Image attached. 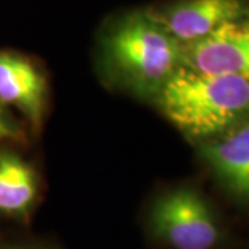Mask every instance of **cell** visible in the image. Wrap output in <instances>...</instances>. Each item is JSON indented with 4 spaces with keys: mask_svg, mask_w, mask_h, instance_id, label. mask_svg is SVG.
<instances>
[{
    "mask_svg": "<svg viewBox=\"0 0 249 249\" xmlns=\"http://www.w3.org/2000/svg\"><path fill=\"white\" fill-rule=\"evenodd\" d=\"M160 112L194 142H209L249 119V82L178 67L154 96Z\"/></svg>",
    "mask_w": 249,
    "mask_h": 249,
    "instance_id": "obj_1",
    "label": "cell"
},
{
    "mask_svg": "<svg viewBox=\"0 0 249 249\" xmlns=\"http://www.w3.org/2000/svg\"><path fill=\"white\" fill-rule=\"evenodd\" d=\"M106 50L116 75L137 93L152 97L183 65L181 43L158 18L147 14H134L116 24Z\"/></svg>",
    "mask_w": 249,
    "mask_h": 249,
    "instance_id": "obj_2",
    "label": "cell"
},
{
    "mask_svg": "<svg viewBox=\"0 0 249 249\" xmlns=\"http://www.w3.org/2000/svg\"><path fill=\"white\" fill-rule=\"evenodd\" d=\"M145 227L152 242L165 249H214L223 238L211 205L188 187L158 196L147 213Z\"/></svg>",
    "mask_w": 249,
    "mask_h": 249,
    "instance_id": "obj_3",
    "label": "cell"
},
{
    "mask_svg": "<svg viewBox=\"0 0 249 249\" xmlns=\"http://www.w3.org/2000/svg\"><path fill=\"white\" fill-rule=\"evenodd\" d=\"M181 49L184 67L249 82V11L199 40L181 45Z\"/></svg>",
    "mask_w": 249,
    "mask_h": 249,
    "instance_id": "obj_4",
    "label": "cell"
},
{
    "mask_svg": "<svg viewBox=\"0 0 249 249\" xmlns=\"http://www.w3.org/2000/svg\"><path fill=\"white\" fill-rule=\"evenodd\" d=\"M47 97L45 75L28 58L0 52V104L16 107L37 130L43 122Z\"/></svg>",
    "mask_w": 249,
    "mask_h": 249,
    "instance_id": "obj_5",
    "label": "cell"
},
{
    "mask_svg": "<svg viewBox=\"0 0 249 249\" xmlns=\"http://www.w3.org/2000/svg\"><path fill=\"white\" fill-rule=\"evenodd\" d=\"M248 11L242 0H181L157 18L178 42L186 45L229 21L242 18Z\"/></svg>",
    "mask_w": 249,
    "mask_h": 249,
    "instance_id": "obj_6",
    "label": "cell"
},
{
    "mask_svg": "<svg viewBox=\"0 0 249 249\" xmlns=\"http://www.w3.org/2000/svg\"><path fill=\"white\" fill-rule=\"evenodd\" d=\"M201 155L224 190L249 202V119L230 132L201 144Z\"/></svg>",
    "mask_w": 249,
    "mask_h": 249,
    "instance_id": "obj_7",
    "label": "cell"
},
{
    "mask_svg": "<svg viewBox=\"0 0 249 249\" xmlns=\"http://www.w3.org/2000/svg\"><path fill=\"white\" fill-rule=\"evenodd\" d=\"M39 186L35 169L16 152L0 151V214L27 222L35 209Z\"/></svg>",
    "mask_w": 249,
    "mask_h": 249,
    "instance_id": "obj_8",
    "label": "cell"
},
{
    "mask_svg": "<svg viewBox=\"0 0 249 249\" xmlns=\"http://www.w3.org/2000/svg\"><path fill=\"white\" fill-rule=\"evenodd\" d=\"M21 129L11 119V116L3 109L0 104V142L3 140H18L21 137Z\"/></svg>",
    "mask_w": 249,
    "mask_h": 249,
    "instance_id": "obj_9",
    "label": "cell"
},
{
    "mask_svg": "<svg viewBox=\"0 0 249 249\" xmlns=\"http://www.w3.org/2000/svg\"><path fill=\"white\" fill-rule=\"evenodd\" d=\"M0 249H58L54 248L49 244H43V242H36V241H24V242H9L4 244Z\"/></svg>",
    "mask_w": 249,
    "mask_h": 249,
    "instance_id": "obj_10",
    "label": "cell"
}]
</instances>
